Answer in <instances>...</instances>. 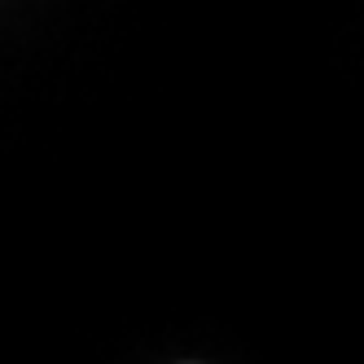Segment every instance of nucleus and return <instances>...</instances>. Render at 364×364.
Segmentation results:
<instances>
[]
</instances>
